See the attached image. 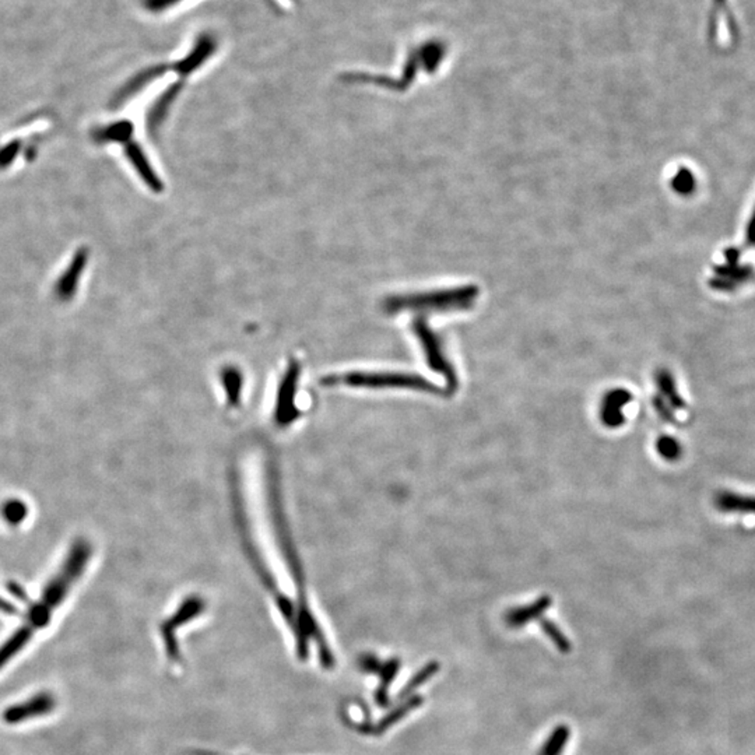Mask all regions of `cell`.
Here are the masks:
<instances>
[{"label": "cell", "instance_id": "21", "mask_svg": "<svg viewBox=\"0 0 755 755\" xmlns=\"http://www.w3.org/2000/svg\"><path fill=\"white\" fill-rule=\"evenodd\" d=\"M360 663V669L365 673H372V674H377L378 670L381 669L382 662L381 660L378 659L375 655L372 653H364L359 660Z\"/></svg>", "mask_w": 755, "mask_h": 755}, {"label": "cell", "instance_id": "13", "mask_svg": "<svg viewBox=\"0 0 755 755\" xmlns=\"http://www.w3.org/2000/svg\"><path fill=\"white\" fill-rule=\"evenodd\" d=\"M657 384L659 387L660 396L665 399L666 403L669 404L673 410H684L685 402L680 396L677 387H675L674 379L672 374L666 369H660L657 374Z\"/></svg>", "mask_w": 755, "mask_h": 755}, {"label": "cell", "instance_id": "10", "mask_svg": "<svg viewBox=\"0 0 755 755\" xmlns=\"http://www.w3.org/2000/svg\"><path fill=\"white\" fill-rule=\"evenodd\" d=\"M401 665L399 657H392L386 662H382L381 669L378 670L379 685L375 691V702H377L378 707L387 708L391 705L392 701L387 690H389V685L396 679L397 673L401 670Z\"/></svg>", "mask_w": 755, "mask_h": 755}, {"label": "cell", "instance_id": "17", "mask_svg": "<svg viewBox=\"0 0 755 755\" xmlns=\"http://www.w3.org/2000/svg\"><path fill=\"white\" fill-rule=\"evenodd\" d=\"M131 128L129 122H118L97 131L96 139L99 141H126L131 138Z\"/></svg>", "mask_w": 755, "mask_h": 755}, {"label": "cell", "instance_id": "23", "mask_svg": "<svg viewBox=\"0 0 755 755\" xmlns=\"http://www.w3.org/2000/svg\"><path fill=\"white\" fill-rule=\"evenodd\" d=\"M17 146L16 144H12L4 153L0 154V165H4V164H9L10 160H13L14 154H16Z\"/></svg>", "mask_w": 755, "mask_h": 755}, {"label": "cell", "instance_id": "16", "mask_svg": "<svg viewBox=\"0 0 755 755\" xmlns=\"http://www.w3.org/2000/svg\"><path fill=\"white\" fill-rule=\"evenodd\" d=\"M539 623H540V627L544 634L550 638L551 642L554 643V647L557 648L560 652L570 653L573 650V643L564 635L563 631L557 625L554 624L553 621L541 617Z\"/></svg>", "mask_w": 755, "mask_h": 755}, {"label": "cell", "instance_id": "2", "mask_svg": "<svg viewBox=\"0 0 755 755\" xmlns=\"http://www.w3.org/2000/svg\"><path fill=\"white\" fill-rule=\"evenodd\" d=\"M414 332H416L417 337H419L420 342L423 344L424 352H426L427 361H428L429 367H431L434 371H438L439 374L445 377L446 385H448V392L449 394H454V392L458 389V377H456V372H454V367H452V365L449 364L448 360L445 359V355H444V352H442L441 343H439L438 337L434 335V332L429 329L428 325H427L423 319L416 320V324H414Z\"/></svg>", "mask_w": 755, "mask_h": 755}, {"label": "cell", "instance_id": "22", "mask_svg": "<svg viewBox=\"0 0 755 755\" xmlns=\"http://www.w3.org/2000/svg\"><path fill=\"white\" fill-rule=\"evenodd\" d=\"M185 0H143V4L146 9L150 10L153 13H161L164 10L171 9L175 4H182Z\"/></svg>", "mask_w": 755, "mask_h": 755}, {"label": "cell", "instance_id": "12", "mask_svg": "<svg viewBox=\"0 0 755 755\" xmlns=\"http://www.w3.org/2000/svg\"><path fill=\"white\" fill-rule=\"evenodd\" d=\"M439 670H441V665H439V662H436V660H432V662H428L427 665H424L423 667H421V669H420L419 672H417L416 674H414L413 677L406 683V685L402 688L399 694H397L396 701H404L407 698L416 694L417 690H419L421 685L428 683L429 680H431L432 677L439 672Z\"/></svg>", "mask_w": 755, "mask_h": 755}, {"label": "cell", "instance_id": "11", "mask_svg": "<svg viewBox=\"0 0 755 755\" xmlns=\"http://www.w3.org/2000/svg\"><path fill=\"white\" fill-rule=\"evenodd\" d=\"M126 156H128L131 163L136 166V170H138V173L140 174L144 182L148 183V185L153 189L154 192H161L164 188L163 182H161L157 174L154 173L153 168H151L150 164H148V158H146V156L143 154V150L139 148L138 144L129 143L128 146H126Z\"/></svg>", "mask_w": 755, "mask_h": 755}, {"label": "cell", "instance_id": "9", "mask_svg": "<svg viewBox=\"0 0 755 755\" xmlns=\"http://www.w3.org/2000/svg\"><path fill=\"white\" fill-rule=\"evenodd\" d=\"M714 505L722 513L755 515V496H744L727 490L717 491L714 496Z\"/></svg>", "mask_w": 755, "mask_h": 755}, {"label": "cell", "instance_id": "3", "mask_svg": "<svg viewBox=\"0 0 755 755\" xmlns=\"http://www.w3.org/2000/svg\"><path fill=\"white\" fill-rule=\"evenodd\" d=\"M343 381L361 386L410 387L416 391L438 392V387L419 375L409 374H354L343 378Z\"/></svg>", "mask_w": 755, "mask_h": 755}, {"label": "cell", "instance_id": "7", "mask_svg": "<svg viewBox=\"0 0 755 755\" xmlns=\"http://www.w3.org/2000/svg\"><path fill=\"white\" fill-rule=\"evenodd\" d=\"M631 401H632V394L625 389H615V391L608 392L603 397L602 409H600L603 424L610 427V428H617V427L623 426L625 421L623 407L630 403Z\"/></svg>", "mask_w": 755, "mask_h": 755}, {"label": "cell", "instance_id": "14", "mask_svg": "<svg viewBox=\"0 0 755 755\" xmlns=\"http://www.w3.org/2000/svg\"><path fill=\"white\" fill-rule=\"evenodd\" d=\"M181 87H182V83H176L175 86L168 89V91H165V93L158 98L157 103L154 104L150 114H148V128H150V131H154V129L158 128V126L161 125V122L165 119L166 114H168V109H170V106H173L174 101H175L176 96L180 94Z\"/></svg>", "mask_w": 755, "mask_h": 755}, {"label": "cell", "instance_id": "19", "mask_svg": "<svg viewBox=\"0 0 755 755\" xmlns=\"http://www.w3.org/2000/svg\"><path fill=\"white\" fill-rule=\"evenodd\" d=\"M81 266H83V259H81V257H79V260H74L73 266H72L71 275L64 276V279H62L61 284H59V294H61L62 297H66V295H69L72 292H73L74 283H76L77 276L81 275Z\"/></svg>", "mask_w": 755, "mask_h": 755}, {"label": "cell", "instance_id": "6", "mask_svg": "<svg viewBox=\"0 0 755 755\" xmlns=\"http://www.w3.org/2000/svg\"><path fill=\"white\" fill-rule=\"evenodd\" d=\"M55 705H56L55 698L48 692H42V694L30 698L29 701L9 708L4 712V717L7 724H21L24 720L49 714L54 709Z\"/></svg>", "mask_w": 755, "mask_h": 755}, {"label": "cell", "instance_id": "8", "mask_svg": "<svg viewBox=\"0 0 755 755\" xmlns=\"http://www.w3.org/2000/svg\"><path fill=\"white\" fill-rule=\"evenodd\" d=\"M551 605H553V598L550 596H541L530 605L511 608L505 615V623L511 628L523 627L533 620H540Z\"/></svg>", "mask_w": 755, "mask_h": 755}, {"label": "cell", "instance_id": "5", "mask_svg": "<svg viewBox=\"0 0 755 755\" xmlns=\"http://www.w3.org/2000/svg\"><path fill=\"white\" fill-rule=\"evenodd\" d=\"M424 701L426 700H424L423 695H411V697L407 698L404 701L399 702V705L394 707V709L389 710L382 719L378 720L377 724L372 725L369 722H364V724L359 725L357 729L362 734L382 736L384 733H386L387 730L394 727V725L399 724L402 719H404L407 715L411 714L413 710L419 709L420 707H423Z\"/></svg>", "mask_w": 755, "mask_h": 755}, {"label": "cell", "instance_id": "18", "mask_svg": "<svg viewBox=\"0 0 755 755\" xmlns=\"http://www.w3.org/2000/svg\"><path fill=\"white\" fill-rule=\"evenodd\" d=\"M657 454L669 462L679 461L683 454V446L674 437L663 436L657 442Z\"/></svg>", "mask_w": 755, "mask_h": 755}, {"label": "cell", "instance_id": "15", "mask_svg": "<svg viewBox=\"0 0 755 755\" xmlns=\"http://www.w3.org/2000/svg\"><path fill=\"white\" fill-rule=\"evenodd\" d=\"M570 739V726L558 725L557 727H554L553 732L548 734L547 739L543 742L539 755H563Z\"/></svg>", "mask_w": 755, "mask_h": 755}, {"label": "cell", "instance_id": "4", "mask_svg": "<svg viewBox=\"0 0 755 755\" xmlns=\"http://www.w3.org/2000/svg\"><path fill=\"white\" fill-rule=\"evenodd\" d=\"M202 603L199 600H188L185 605L181 607L180 612L176 613L171 620L166 621L165 624L161 627L163 631L164 645H165L166 657L171 662L181 663V649L178 645V640L175 637V630L178 627H182L183 624L195 618L199 613L203 612Z\"/></svg>", "mask_w": 755, "mask_h": 755}, {"label": "cell", "instance_id": "20", "mask_svg": "<svg viewBox=\"0 0 755 755\" xmlns=\"http://www.w3.org/2000/svg\"><path fill=\"white\" fill-rule=\"evenodd\" d=\"M653 407L657 410V414L665 420L666 423H675L673 409L669 404L666 403L662 396H655V399H653Z\"/></svg>", "mask_w": 755, "mask_h": 755}, {"label": "cell", "instance_id": "1", "mask_svg": "<svg viewBox=\"0 0 755 755\" xmlns=\"http://www.w3.org/2000/svg\"><path fill=\"white\" fill-rule=\"evenodd\" d=\"M479 295L474 285L439 290V292L420 293V294L396 295L387 298L384 308L389 314L401 310H466L471 307Z\"/></svg>", "mask_w": 755, "mask_h": 755}]
</instances>
